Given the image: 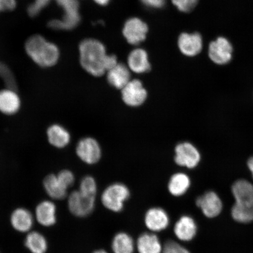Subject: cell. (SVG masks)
Listing matches in <instances>:
<instances>
[{"mask_svg": "<svg viewBox=\"0 0 253 253\" xmlns=\"http://www.w3.org/2000/svg\"><path fill=\"white\" fill-rule=\"evenodd\" d=\"M51 1H55L62 8L63 13L60 20H50L47 27L57 31H71L77 28L81 21L78 0H34L28 7V15L32 18L37 17Z\"/></svg>", "mask_w": 253, "mask_h": 253, "instance_id": "1", "label": "cell"}, {"mask_svg": "<svg viewBox=\"0 0 253 253\" xmlns=\"http://www.w3.org/2000/svg\"><path fill=\"white\" fill-rule=\"evenodd\" d=\"M79 59L82 67L93 77H101L107 73L106 49L99 41L87 39L79 46Z\"/></svg>", "mask_w": 253, "mask_h": 253, "instance_id": "2", "label": "cell"}, {"mask_svg": "<svg viewBox=\"0 0 253 253\" xmlns=\"http://www.w3.org/2000/svg\"><path fill=\"white\" fill-rule=\"evenodd\" d=\"M25 49L32 61L43 68L55 66L60 58L58 46L40 35L30 37L25 44Z\"/></svg>", "mask_w": 253, "mask_h": 253, "instance_id": "3", "label": "cell"}, {"mask_svg": "<svg viewBox=\"0 0 253 253\" xmlns=\"http://www.w3.org/2000/svg\"><path fill=\"white\" fill-rule=\"evenodd\" d=\"M232 194L235 204L232 209V216L239 223H248L253 221V185L245 179L233 183Z\"/></svg>", "mask_w": 253, "mask_h": 253, "instance_id": "4", "label": "cell"}, {"mask_svg": "<svg viewBox=\"0 0 253 253\" xmlns=\"http://www.w3.org/2000/svg\"><path fill=\"white\" fill-rule=\"evenodd\" d=\"M130 196V190L125 183L114 182L103 190L100 195V201L107 211L119 213L124 210L126 202Z\"/></svg>", "mask_w": 253, "mask_h": 253, "instance_id": "5", "label": "cell"}, {"mask_svg": "<svg viewBox=\"0 0 253 253\" xmlns=\"http://www.w3.org/2000/svg\"><path fill=\"white\" fill-rule=\"evenodd\" d=\"M174 162L177 166L194 169L200 164L202 157L195 145L189 141L179 142L174 148Z\"/></svg>", "mask_w": 253, "mask_h": 253, "instance_id": "6", "label": "cell"}, {"mask_svg": "<svg viewBox=\"0 0 253 253\" xmlns=\"http://www.w3.org/2000/svg\"><path fill=\"white\" fill-rule=\"evenodd\" d=\"M68 208L73 216L78 218L86 217L96 207V198L89 197L79 190L72 191L67 197Z\"/></svg>", "mask_w": 253, "mask_h": 253, "instance_id": "7", "label": "cell"}, {"mask_svg": "<svg viewBox=\"0 0 253 253\" xmlns=\"http://www.w3.org/2000/svg\"><path fill=\"white\" fill-rule=\"evenodd\" d=\"M123 102L126 106L137 108L143 105L148 96L147 88L143 83L138 79H131L120 90Z\"/></svg>", "mask_w": 253, "mask_h": 253, "instance_id": "8", "label": "cell"}, {"mask_svg": "<svg viewBox=\"0 0 253 253\" xmlns=\"http://www.w3.org/2000/svg\"><path fill=\"white\" fill-rule=\"evenodd\" d=\"M76 153L82 162L87 165H94L102 158V149L96 139L86 137L79 141L76 147Z\"/></svg>", "mask_w": 253, "mask_h": 253, "instance_id": "9", "label": "cell"}, {"mask_svg": "<svg viewBox=\"0 0 253 253\" xmlns=\"http://www.w3.org/2000/svg\"><path fill=\"white\" fill-rule=\"evenodd\" d=\"M144 223L148 232L157 234L169 228L170 216L164 209L159 207H152L145 212Z\"/></svg>", "mask_w": 253, "mask_h": 253, "instance_id": "10", "label": "cell"}, {"mask_svg": "<svg viewBox=\"0 0 253 253\" xmlns=\"http://www.w3.org/2000/svg\"><path fill=\"white\" fill-rule=\"evenodd\" d=\"M233 52L232 43L224 37L217 38L209 46V57L211 61L219 65L229 63L232 59Z\"/></svg>", "mask_w": 253, "mask_h": 253, "instance_id": "11", "label": "cell"}, {"mask_svg": "<svg viewBox=\"0 0 253 253\" xmlns=\"http://www.w3.org/2000/svg\"><path fill=\"white\" fill-rule=\"evenodd\" d=\"M198 230V224L194 218L188 214L179 217L173 229L177 241L181 243L192 242L197 236Z\"/></svg>", "mask_w": 253, "mask_h": 253, "instance_id": "12", "label": "cell"}, {"mask_svg": "<svg viewBox=\"0 0 253 253\" xmlns=\"http://www.w3.org/2000/svg\"><path fill=\"white\" fill-rule=\"evenodd\" d=\"M195 204L204 216L209 219L219 216L222 211V202L219 195L214 191H208L199 196L196 199Z\"/></svg>", "mask_w": 253, "mask_h": 253, "instance_id": "13", "label": "cell"}, {"mask_svg": "<svg viewBox=\"0 0 253 253\" xmlns=\"http://www.w3.org/2000/svg\"><path fill=\"white\" fill-rule=\"evenodd\" d=\"M34 217L40 226L51 227L58 220V209L52 200H43L39 202L35 209Z\"/></svg>", "mask_w": 253, "mask_h": 253, "instance_id": "14", "label": "cell"}, {"mask_svg": "<svg viewBox=\"0 0 253 253\" xmlns=\"http://www.w3.org/2000/svg\"><path fill=\"white\" fill-rule=\"evenodd\" d=\"M148 27L146 23L138 18H131L123 27V36L131 45H137L146 39Z\"/></svg>", "mask_w": 253, "mask_h": 253, "instance_id": "15", "label": "cell"}, {"mask_svg": "<svg viewBox=\"0 0 253 253\" xmlns=\"http://www.w3.org/2000/svg\"><path fill=\"white\" fill-rule=\"evenodd\" d=\"M34 214L28 209L19 207L12 211L9 223L16 232L20 233H29L34 226Z\"/></svg>", "mask_w": 253, "mask_h": 253, "instance_id": "16", "label": "cell"}, {"mask_svg": "<svg viewBox=\"0 0 253 253\" xmlns=\"http://www.w3.org/2000/svg\"><path fill=\"white\" fill-rule=\"evenodd\" d=\"M178 45L183 55L194 57L202 51L203 40L201 34L198 33H182L179 37Z\"/></svg>", "mask_w": 253, "mask_h": 253, "instance_id": "17", "label": "cell"}, {"mask_svg": "<svg viewBox=\"0 0 253 253\" xmlns=\"http://www.w3.org/2000/svg\"><path fill=\"white\" fill-rule=\"evenodd\" d=\"M20 96L14 88L7 87L0 90V112L7 116L14 115L21 108Z\"/></svg>", "mask_w": 253, "mask_h": 253, "instance_id": "18", "label": "cell"}, {"mask_svg": "<svg viewBox=\"0 0 253 253\" xmlns=\"http://www.w3.org/2000/svg\"><path fill=\"white\" fill-rule=\"evenodd\" d=\"M135 246L138 253H162L164 245L157 234L147 232L138 237Z\"/></svg>", "mask_w": 253, "mask_h": 253, "instance_id": "19", "label": "cell"}, {"mask_svg": "<svg viewBox=\"0 0 253 253\" xmlns=\"http://www.w3.org/2000/svg\"><path fill=\"white\" fill-rule=\"evenodd\" d=\"M43 189L47 196L53 201H61L67 198L68 189L66 187L57 174H49L43 181Z\"/></svg>", "mask_w": 253, "mask_h": 253, "instance_id": "20", "label": "cell"}, {"mask_svg": "<svg viewBox=\"0 0 253 253\" xmlns=\"http://www.w3.org/2000/svg\"><path fill=\"white\" fill-rule=\"evenodd\" d=\"M191 184V179L187 173L177 172L170 177L167 189L172 197L179 198L183 197L189 191Z\"/></svg>", "mask_w": 253, "mask_h": 253, "instance_id": "21", "label": "cell"}, {"mask_svg": "<svg viewBox=\"0 0 253 253\" xmlns=\"http://www.w3.org/2000/svg\"><path fill=\"white\" fill-rule=\"evenodd\" d=\"M131 72L127 65L119 63L106 73L107 82L111 86L121 90L131 80Z\"/></svg>", "mask_w": 253, "mask_h": 253, "instance_id": "22", "label": "cell"}, {"mask_svg": "<svg viewBox=\"0 0 253 253\" xmlns=\"http://www.w3.org/2000/svg\"><path fill=\"white\" fill-rule=\"evenodd\" d=\"M127 66L131 72L136 74H144L151 70L148 55L145 50L138 48L129 53Z\"/></svg>", "mask_w": 253, "mask_h": 253, "instance_id": "23", "label": "cell"}, {"mask_svg": "<svg viewBox=\"0 0 253 253\" xmlns=\"http://www.w3.org/2000/svg\"><path fill=\"white\" fill-rule=\"evenodd\" d=\"M46 135L50 144L59 149L67 147L71 141L70 132L64 126L58 124L49 126Z\"/></svg>", "mask_w": 253, "mask_h": 253, "instance_id": "24", "label": "cell"}, {"mask_svg": "<svg viewBox=\"0 0 253 253\" xmlns=\"http://www.w3.org/2000/svg\"><path fill=\"white\" fill-rule=\"evenodd\" d=\"M111 249L113 253H134L135 241L129 233L119 232L113 237Z\"/></svg>", "mask_w": 253, "mask_h": 253, "instance_id": "25", "label": "cell"}, {"mask_svg": "<svg viewBox=\"0 0 253 253\" xmlns=\"http://www.w3.org/2000/svg\"><path fill=\"white\" fill-rule=\"evenodd\" d=\"M24 246L30 253H46L49 249L46 237L37 231L32 230L27 234Z\"/></svg>", "mask_w": 253, "mask_h": 253, "instance_id": "26", "label": "cell"}, {"mask_svg": "<svg viewBox=\"0 0 253 253\" xmlns=\"http://www.w3.org/2000/svg\"><path fill=\"white\" fill-rule=\"evenodd\" d=\"M79 191L89 197L96 198L98 186L96 179L90 175H86L81 179Z\"/></svg>", "mask_w": 253, "mask_h": 253, "instance_id": "27", "label": "cell"}, {"mask_svg": "<svg viewBox=\"0 0 253 253\" xmlns=\"http://www.w3.org/2000/svg\"><path fill=\"white\" fill-rule=\"evenodd\" d=\"M162 253H191L177 240H169L164 243Z\"/></svg>", "mask_w": 253, "mask_h": 253, "instance_id": "28", "label": "cell"}, {"mask_svg": "<svg viewBox=\"0 0 253 253\" xmlns=\"http://www.w3.org/2000/svg\"><path fill=\"white\" fill-rule=\"evenodd\" d=\"M177 9L183 12H189L197 5L199 0H171Z\"/></svg>", "mask_w": 253, "mask_h": 253, "instance_id": "29", "label": "cell"}, {"mask_svg": "<svg viewBox=\"0 0 253 253\" xmlns=\"http://www.w3.org/2000/svg\"><path fill=\"white\" fill-rule=\"evenodd\" d=\"M58 178L68 189L74 185L75 181L74 173L69 169H63L57 173Z\"/></svg>", "mask_w": 253, "mask_h": 253, "instance_id": "30", "label": "cell"}, {"mask_svg": "<svg viewBox=\"0 0 253 253\" xmlns=\"http://www.w3.org/2000/svg\"><path fill=\"white\" fill-rule=\"evenodd\" d=\"M0 77L4 79L7 84V87L14 88L15 81L11 72L7 66L0 62Z\"/></svg>", "mask_w": 253, "mask_h": 253, "instance_id": "31", "label": "cell"}, {"mask_svg": "<svg viewBox=\"0 0 253 253\" xmlns=\"http://www.w3.org/2000/svg\"><path fill=\"white\" fill-rule=\"evenodd\" d=\"M17 5L16 0H0V12L14 10Z\"/></svg>", "mask_w": 253, "mask_h": 253, "instance_id": "32", "label": "cell"}, {"mask_svg": "<svg viewBox=\"0 0 253 253\" xmlns=\"http://www.w3.org/2000/svg\"><path fill=\"white\" fill-rule=\"evenodd\" d=\"M142 4L151 8H162L166 5V0H140Z\"/></svg>", "mask_w": 253, "mask_h": 253, "instance_id": "33", "label": "cell"}, {"mask_svg": "<svg viewBox=\"0 0 253 253\" xmlns=\"http://www.w3.org/2000/svg\"><path fill=\"white\" fill-rule=\"evenodd\" d=\"M97 4L101 6H105L109 4L110 0H93Z\"/></svg>", "mask_w": 253, "mask_h": 253, "instance_id": "34", "label": "cell"}, {"mask_svg": "<svg viewBox=\"0 0 253 253\" xmlns=\"http://www.w3.org/2000/svg\"><path fill=\"white\" fill-rule=\"evenodd\" d=\"M248 166L250 170L252 172L253 178V157L250 158L248 163Z\"/></svg>", "mask_w": 253, "mask_h": 253, "instance_id": "35", "label": "cell"}, {"mask_svg": "<svg viewBox=\"0 0 253 253\" xmlns=\"http://www.w3.org/2000/svg\"><path fill=\"white\" fill-rule=\"evenodd\" d=\"M92 253H109L108 252L106 251V250L104 249H98L96 251H95Z\"/></svg>", "mask_w": 253, "mask_h": 253, "instance_id": "36", "label": "cell"}]
</instances>
